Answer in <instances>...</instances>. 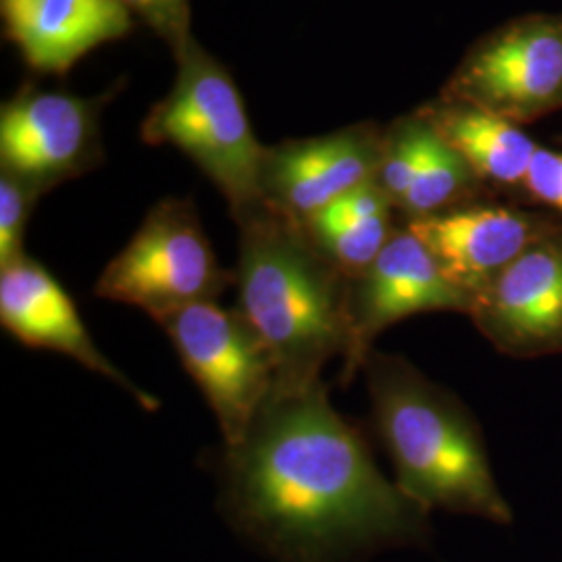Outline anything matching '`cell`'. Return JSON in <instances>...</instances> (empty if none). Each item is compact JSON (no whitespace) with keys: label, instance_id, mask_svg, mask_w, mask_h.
<instances>
[{"label":"cell","instance_id":"obj_12","mask_svg":"<svg viewBox=\"0 0 562 562\" xmlns=\"http://www.w3.org/2000/svg\"><path fill=\"white\" fill-rule=\"evenodd\" d=\"M431 257L473 299L533 244V227L521 213L477 206L417 217L408 223Z\"/></svg>","mask_w":562,"mask_h":562},{"label":"cell","instance_id":"obj_17","mask_svg":"<svg viewBox=\"0 0 562 562\" xmlns=\"http://www.w3.org/2000/svg\"><path fill=\"white\" fill-rule=\"evenodd\" d=\"M471 176L473 171L462 161L461 155L434 127H429L417 178L401 206L413 220L442 213L443 206H448L469 186Z\"/></svg>","mask_w":562,"mask_h":562},{"label":"cell","instance_id":"obj_18","mask_svg":"<svg viewBox=\"0 0 562 562\" xmlns=\"http://www.w3.org/2000/svg\"><path fill=\"white\" fill-rule=\"evenodd\" d=\"M427 125L411 123L401 134L390 142V146L382 153V161L378 169V183L382 186L385 196L396 204H401L411 190L413 181L417 178L422 165Z\"/></svg>","mask_w":562,"mask_h":562},{"label":"cell","instance_id":"obj_10","mask_svg":"<svg viewBox=\"0 0 562 562\" xmlns=\"http://www.w3.org/2000/svg\"><path fill=\"white\" fill-rule=\"evenodd\" d=\"M382 155L361 134H336L267 153L265 202L306 222L364 181L375 180Z\"/></svg>","mask_w":562,"mask_h":562},{"label":"cell","instance_id":"obj_13","mask_svg":"<svg viewBox=\"0 0 562 562\" xmlns=\"http://www.w3.org/2000/svg\"><path fill=\"white\" fill-rule=\"evenodd\" d=\"M11 41L34 69L63 74L86 53L132 30L121 0H0Z\"/></svg>","mask_w":562,"mask_h":562},{"label":"cell","instance_id":"obj_2","mask_svg":"<svg viewBox=\"0 0 562 562\" xmlns=\"http://www.w3.org/2000/svg\"><path fill=\"white\" fill-rule=\"evenodd\" d=\"M240 222L236 308L267 346L276 387L323 382L325 364L350 355V280L278 209L262 204Z\"/></svg>","mask_w":562,"mask_h":562},{"label":"cell","instance_id":"obj_21","mask_svg":"<svg viewBox=\"0 0 562 562\" xmlns=\"http://www.w3.org/2000/svg\"><path fill=\"white\" fill-rule=\"evenodd\" d=\"M522 186L536 201L562 213V153L540 146Z\"/></svg>","mask_w":562,"mask_h":562},{"label":"cell","instance_id":"obj_5","mask_svg":"<svg viewBox=\"0 0 562 562\" xmlns=\"http://www.w3.org/2000/svg\"><path fill=\"white\" fill-rule=\"evenodd\" d=\"M234 276L223 271L190 202L157 204L94 285L104 301L148 313L157 323L201 302H217Z\"/></svg>","mask_w":562,"mask_h":562},{"label":"cell","instance_id":"obj_9","mask_svg":"<svg viewBox=\"0 0 562 562\" xmlns=\"http://www.w3.org/2000/svg\"><path fill=\"white\" fill-rule=\"evenodd\" d=\"M0 323L21 344L55 350L111 380L144 411H157L161 402L144 392L109 361L81 322L76 302L41 262L21 257L0 267Z\"/></svg>","mask_w":562,"mask_h":562},{"label":"cell","instance_id":"obj_20","mask_svg":"<svg viewBox=\"0 0 562 562\" xmlns=\"http://www.w3.org/2000/svg\"><path fill=\"white\" fill-rule=\"evenodd\" d=\"M127 9L138 11L165 38L180 48L188 46V0H121Z\"/></svg>","mask_w":562,"mask_h":562},{"label":"cell","instance_id":"obj_16","mask_svg":"<svg viewBox=\"0 0 562 562\" xmlns=\"http://www.w3.org/2000/svg\"><path fill=\"white\" fill-rule=\"evenodd\" d=\"M434 130L475 176L503 186L525 183L529 165L540 148L521 125L469 104L443 113Z\"/></svg>","mask_w":562,"mask_h":562},{"label":"cell","instance_id":"obj_6","mask_svg":"<svg viewBox=\"0 0 562 562\" xmlns=\"http://www.w3.org/2000/svg\"><path fill=\"white\" fill-rule=\"evenodd\" d=\"M159 325L215 413L225 446L240 442L276 387V367L255 327L217 302L188 306Z\"/></svg>","mask_w":562,"mask_h":562},{"label":"cell","instance_id":"obj_11","mask_svg":"<svg viewBox=\"0 0 562 562\" xmlns=\"http://www.w3.org/2000/svg\"><path fill=\"white\" fill-rule=\"evenodd\" d=\"M86 104L53 92L9 102L0 117L2 173L42 190L81 169L90 157Z\"/></svg>","mask_w":562,"mask_h":562},{"label":"cell","instance_id":"obj_14","mask_svg":"<svg viewBox=\"0 0 562 562\" xmlns=\"http://www.w3.org/2000/svg\"><path fill=\"white\" fill-rule=\"evenodd\" d=\"M477 319L498 340L540 346L562 338V248L531 244L475 296Z\"/></svg>","mask_w":562,"mask_h":562},{"label":"cell","instance_id":"obj_7","mask_svg":"<svg viewBox=\"0 0 562 562\" xmlns=\"http://www.w3.org/2000/svg\"><path fill=\"white\" fill-rule=\"evenodd\" d=\"M462 102L521 125L562 109V20L510 23L464 60Z\"/></svg>","mask_w":562,"mask_h":562},{"label":"cell","instance_id":"obj_8","mask_svg":"<svg viewBox=\"0 0 562 562\" xmlns=\"http://www.w3.org/2000/svg\"><path fill=\"white\" fill-rule=\"evenodd\" d=\"M475 299L448 280L442 267L408 229L394 234L380 257L350 280L348 317L352 346L344 362L348 382L364 367L371 344L385 327L417 313L473 311Z\"/></svg>","mask_w":562,"mask_h":562},{"label":"cell","instance_id":"obj_4","mask_svg":"<svg viewBox=\"0 0 562 562\" xmlns=\"http://www.w3.org/2000/svg\"><path fill=\"white\" fill-rule=\"evenodd\" d=\"M180 57L178 83L153 113L144 134L148 140L178 146L215 181L232 211L244 220L267 204L262 192L267 153L222 67L190 44Z\"/></svg>","mask_w":562,"mask_h":562},{"label":"cell","instance_id":"obj_3","mask_svg":"<svg viewBox=\"0 0 562 562\" xmlns=\"http://www.w3.org/2000/svg\"><path fill=\"white\" fill-rule=\"evenodd\" d=\"M375 423L402 494L425 510L510 519L482 438L461 404L396 357L364 361Z\"/></svg>","mask_w":562,"mask_h":562},{"label":"cell","instance_id":"obj_19","mask_svg":"<svg viewBox=\"0 0 562 562\" xmlns=\"http://www.w3.org/2000/svg\"><path fill=\"white\" fill-rule=\"evenodd\" d=\"M41 190L2 173L0 178V267L18 261L23 255V234L30 206Z\"/></svg>","mask_w":562,"mask_h":562},{"label":"cell","instance_id":"obj_15","mask_svg":"<svg viewBox=\"0 0 562 562\" xmlns=\"http://www.w3.org/2000/svg\"><path fill=\"white\" fill-rule=\"evenodd\" d=\"M390 202L378 180L364 181L308 217L304 227L327 261L348 280H355L373 265L392 238Z\"/></svg>","mask_w":562,"mask_h":562},{"label":"cell","instance_id":"obj_1","mask_svg":"<svg viewBox=\"0 0 562 562\" xmlns=\"http://www.w3.org/2000/svg\"><path fill=\"white\" fill-rule=\"evenodd\" d=\"M225 519L276 562H359L425 533V508L387 482L323 382L278 390L225 446Z\"/></svg>","mask_w":562,"mask_h":562}]
</instances>
